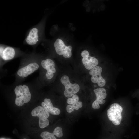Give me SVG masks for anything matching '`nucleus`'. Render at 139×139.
Listing matches in <instances>:
<instances>
[{"mask_svg":"<svg viewBox=\"0 0 139 139\" xmlns=\"http://www.w3.org/2000/svg\"><path fill=\"white\" fill-rule=\"evenodd\" d=\"M54 47L56 53L60 55H62L65 58H69L72 55L71 46H66L63 41L59 38L56 40L54 44Z\"/></svg>","mask_w":139,"mask_h":139,"instance_id":"nucleus-8","label":"nucleus"},{"mask_svg":"<svg viewBox=\"0 0 139 139\" xmlns=\"http://www.w3.org/2000/svg\"><path fill=\"white\" fill-rule=\"evenodd\" d=\"M122 107L116 103L111 104L107 110L108 117L110 120L112 121L114 125H117L120 124L122 118Z\"/></svg>","mask_w":139,"mask_h":139,"instance_id":"nucleus-5","label":"nucleus"},{"mask_svg":"<svg viewBox=\"0 0 139 139\" xmlns=\"http://www.w3.org/2000/svg\"><path fill=\"white\" fill-rule=\"evenodd\" d=\"M73 103L71 106L74 110V109L78 110L79 108L82 107V103L81 102H79V101L74 100H73Z\"/></svg>","mask_w":139,"mask_h":139,"instance_id":"nucleus-16","label":"nucleus"},{"mask_svg":"<svg viewBox=\"0 0 139 139\" xmlns=\"http://www.w3.org/2000/svg\"><path fill=\"white\" fill-rule=\"evenodd\" d=\"M24 139H26V138H24Z\"/></svg>","mask_w":139,"mask_h":139,"instance_id":"nucleus-19","label":"nucleus"},{"mask_svg":"<svg viewBox=\"0 0 139 139\" xmlns=\"http://www.w3.org/2000/svg\"><path fill=\"white\" fill-rule=\"evenodd\" d=\"M39 73L37 79L41 86L46 84L47 80L53 79L56 72L54 61L50 58L42 56L40 62Z\"/></svg>","mask_w":139,"mask_h":139,"instance_id":"nucleus-3","label":"nucleus"},{"mask_svg":"<svg viewBox=\"0 0 139 139\" xmlns=\"http://www.w3.org/2000/svg\"><path fill=\"white\" fill-rule=\"evenodd\" d=\"M67 102L69 105H72L73 103V101L72 98H70L67 100Z\"/></svg>","mask_w":139,"mask_h":139,"instance_id":"nucleus-17","label":"nucleus"},{"mask_svg":"<svg viewBox=\"0 0 139 139\" xmlns=\"http://www.w3.org/2000/svg\"><path fill=\"white\" fill-rule=\"evenodd\" d=\"M33 116L38 117L39 119V124L40 127L44 128L49 125V121L47 119L49 116V112L43 107L38 106L33 109L31 111Z\"/></svg>","mask_w":139,"mask_h":139,"instance_id":"nucleus-6","label":"nucleus"},{"mask_svg":"<svg viewBox=\"0 0 139 139\" xmlns=\"http://www.w3.org/2000/svg\"><path fill=\"white\" fill-rule=\"evenodd\" d=\"M94 91L96 97V100L92 103V107L94 109H99L100 108V104H103L105 101L103 100L107 96L106 90L100 87L94 90Z\"/></svg>","mask_w":139,"mask_h":139,"instance_id":"nucleus-11","label":"nucleus"},{"mask_svg":"<svg viewBox=\"0 0 139 139\" xmlns=\"http://www.w3.org/2000/svg\"><path fill=\"white\" fill-rule=\"evenodd\" d=\"M39 39V30L36 27L31 28L30 30L25 39L27 44L34 46L38 42Z\"/></svg>","mask_w":139,"mask_h":139,"instance_id":"nucleus-12","label":"nucleus"},{"mask_svg":"<svg viewBox=\"0 0 139 139\" xmlns=\"http://www.w3.org/2000/svg\"><path fill=\"white\" fill-rule=\"evenodd\" d=\"M60 80L62 84L65 86L64 94L66 97H70L79 91L80 87L79 85L76 83H71L69 78L68 76L66 75L63 76Z\"/></svg>","mask_w":139,"mask_h":139,"instance_id":"nucleus-7","label":"nucleus"},{"mask_svg":"<svg viewBox=\"0 0 139 139\" xmlns=\"http://www.w3.org/2000/svg\"><path fill=\"white\" fill-rule=\"evenodd\" d=\"M37 78L34 81L27 83H14L11 87L15 96V103L17 106H21L29 102L32 99L31 89L38 83Z\"/></svg>","mask_w":139,"mask_h":139,"instance_id":"nucleus-2","label":"nucleus"},{"mask_svg":"<svg viewBox=\"0 0 139 139\" xmlns=\"http://www.w3.org/2000/svg\"><path fill=\"white\" fill-rule=\"evenodd\" d=\"M25 54L17 48L1 45L0 67L1 71L3 66L8 61L17 57H22Z\"/></svg>","mask_w":139,"mask_h":139,"instance_id":"nucleus-4","label":"nucleus"},{"mask_svg":"<svg viewBox=\"0 0 139 139\" xmlns=\"http://www.w3.org/2000/svg\"><path fill=\"white\" fill-rule=\"evenodd\" d=\"M40 136L42 139H57L52 133L47 131L42 132Z\"/></svg>","mask_w":139,"mask_h":139,"instance_id":"nucleus-14","label":"nucleus"},{"mask_svg":"<svg viewBox=\"0 0 139 139\" xmlns=\"http://www.w3.org/2000/svg\"><path fill=\"white\" fill-rule=\"evenodd\" d=\"M52 133L58 138H60L63 135L62 130L60 127H57L54 130Z\"/></svg>","mask_w":139,"mask_h":139,"instance_id":"nucleus-15","label":"nucleus"},{"mask_svg":"<svg viewBox=\"0 0 139 139\" xmlns=\"http://www.w3.org/2000/svg\"><path fill=\"white\" fill-rule=\"evenodd\" d=\"M102 71V68L100 66H96L90 70L89 74L92 76L91 80L92 83H97L100 87L103 86L106 84V81L101 76Z\"/></svg>","mask_w":139,"mask_h":139,"instance_id":"nucleus-9","label":"nucleus"},{"mask_svg":"<svg viewBox=\"0 0 139 139\" xmlns=\"http://www.w3.org/2000/svg\"><path fill=\"white\" fill-rule=\"evenodd\" d=\"M82 63L85 68L88 70H91L96 66L98 64V61L95 58L89 55V53L87 50L83 51L81 53Z\"/></svg>","mask_w":139,"mask_h":139,"instance_id":"nucleus-10","label":"nucleus"},{"mask_svg":"<svg viewBox=\"0 0 139 139\" xmlns=\"http://www.w3.org/2000/svg\"><path fill=\"white\" fill-rule=\"evenodd\" d=\"M21 57L19 67L14 74V83H22L29 75L39 70L40 67L42 57L40 54L33 53L25 54Z\"/></svg>","mask_w":139,"mask_h":139,"instance_id":"nucleus-1","label":"nucleus"},{"mask_svg":"<svg viewBox=\"0 0 139 139\" xmlns=\"http://www.w3.org/2000/svg\"><path fill=\"white\" fill-rule=\"evenodd\" d=\"M72 98L73 100L79 101V97L76 94H74L72 96Z\"/></svg>","mask_w":139,"mask_h":139,"instance_id":"nucleus-18","label":"nucleus"},{"mask_svg":"<svg viewBox=\"0 0 139 139\" xmlns=\"http://www.w3.org/2000/svg\"><path fill=\"white\" fill-rule=\"evenodd\" d=\"M41 105L49 113L53 115H57L60 113V110L53 106L49 99L45 98L41 103Z\"/></svg>","mask_w":139,"mask_h":139,"instance_id":"nucleus-13","label":"nucleus"}]
</instances>
